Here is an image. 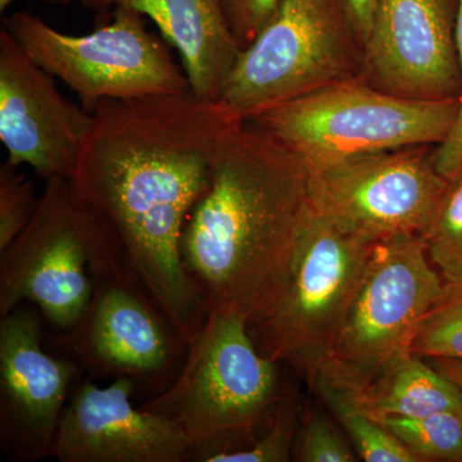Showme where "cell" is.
<instances>
[{
  "label": "cell",
  "instance_id": "4fadbf2b",
  "mask_svg": "<svg viewBox=\"0 0 462 462\" xmlns=\"http://www.w3.org/2000/svg\"><path fill=\"white\" fill-rule=\"evenodd\" d=\"M5 29L0 30V142L7 165L32 167L42 180L71 179L93 115L63 97Z\"/></svg>",
  "mask_w": 462,
  "mask_h": 462
},
{
  "label": "cell",
  "instance_id": "5b68a950",
  "mask_svg": "<svg viewBox=\"0 0 462 462\" xmlns=\"http://www.w3.org/2000/svg\"><path fill=\"white\" fill-rule=\"evenodd\" d=\"M445 287L420 236L379 240L314 388L357 396L411 357L419 325Z\"/></svg>",
  "mask_w": 462,
  "mask_h": 462
},
{
  "label": "cell",
  "instance_id": "d6986e66",
  "mask_svg": "<svg viewBox=\"0 0 462 462\" xmlns=\"http://www.w3.org/2000/svg\"><path fill=\"white\" fill-rule=\"evenodd\" d=\"M419 462H462V413L447 411L422 418L383 419Z\"/></svg>",
  "mask_w": 462,
  "mask_h": 462
},
{
  "label": "cell",
  "instance_id": "d4e9b609",
  "mask_svg": "<svg viewBox=\"0 0 462 462\" xmlns=\"http://www.w3.org/2000/svg\"><path fill=\"white\" fill-rule=\"evenodd\" d=\"M227 25L243 47L267 25L282 0H218Z\"/></svg>",
  "mask_w": 462,
  "mask_h": 462
},
{
  "label": "cell",
  "instance_id": "6da1fadb",
  "mask_svg": "<svg viewBox=\"0 0 462 462\" xmlns=\"http://www.w3.org/2000/svg\"><path fill=\"white\" fill-rule=\"evenodd\" d=\"M91 115L69 181L158 305L185 309L199 288L182 261V230L216 156L245 120L191 91L106 100Z\"/></svg>",
  "mask_w": 462,
  "mask_h": 462
},
{
  "label": "cell",
  "instance_id": "30bf717a",
  "mask_svg": "<svg viewBox=\"0 0 462 462\" xmlns=\"http://www.w3.org/2000/svg\"><path fill=\"white\" fill-rule=\"evenodd\" d=\"M93 296L63 345L98 378L132 380L156 397L172 384L187 357V340L143 287L117 249L93 267Z\"/></svg>",
  "mask_w": 462,
  "mask_h": 462
},
{
  "label": "cell",
  "instance_id": "44dd1931",
  "mask_svg": "<svg viewBox=\"0 0 462 462\" xmlns=\"http://www.w3.org/2000/svg\"><path fill=\"white\" fill-rule=\"evenodd\" d=\"M412 355L462 361V284H446L419 325Z\"/></svg>",
  "mask_w": 462,
  "mask_h": 462
},
{
  "label": "cell",
  "instance_id": "3957f363",
  "mask_svg": "<svg viewBox=\"0 0 462 462\" xmlns=\"http://www.w3.org/2000/svg\"><path fill=\"white\" fill-rule=\"evenodd\" d=\"M278 365L258 349L245 319L208 312L172 384L142 407L181 428L191 461L209 462L266 427L282 391Z\"/></svg>",
  "mask_w": 462,
  "mask_h": 462
},
{
  "label": "cell",
  "instance_id": "ffe728a7",
  "mask_svg": "<svg viewBox=\"0 0 462 462\" xmlns=\"http://www.w3.org/2000/svg\"><path fill=\"white\" fill-rule=\"evenodd\" d=\"M421 238L446 284H462V171L447 182Z\"/></svg>",
  "mask_w": 462,
  "mask_h": 462
},
{
  "label": "cell",
  "instance_id": "cb8c5ba5",
  "mask_svg": "<svg viewBox=\"0 0 462 462\" xmlns=\"http://www.w3.org/2000/svg\"><path fill=\"white\" fill-rule=\"evenodd\" d=\"M296 456L303 462H355L354 449L346 442L333 422L311 410L298 430Z\"/></svg>",
  "mask_w": 462,
  "mask_h": 462
},
{
  "label": "cell",
  "instance_id": "5bb4252c",
  "mask_svg": "<svg viewBox=\"0 0 462 462\" xmlns=\"http://www.w3.org/2000/svg\"><path fill=\"white\" fill-rule=\"evenodd\" d=\"M80 367L42 346L41 316L17 306L0 320V440L12 461L51 457Z\"/></svg>",
  "mask_w": 462,
  "mask_h": 462
},
{
  "label": "cell",
  "instance_id": "7402d4cb",
  "mask_svg": "<svg viewBox=\"0 0 462 462\" xmlns=\"http://www.w3.org/2000/svg\"><path fill=\"white\" fill-rule=\"evenodd\" d=\"M298 434L296 394L282 387L272 418L251 445L212 457L209 462H287L293 455Z\"/></svg>",
  "mask_w": 462,
  "mask_h": 462
},
{
  "label": "cell",
  "instance_id": "9a60e30c",
  "mask_svg": "<svg viewBox=\"0 0 462 462\" xmlns=\"http://www.w3.org/2000/svg\"><path fill=\"white\" fill-rule=\"evenodd\" d=\"M132 380L98 387L76 380L54 439L60 462H184L191 446L181 428L161 413L133 403Z\"/></svg>",
  "mask_w": 462,
  "mask_h": 462
},
{
  "label": "cell",
  "instance_id": "8992f818",
  "mask_svg": "<svg viewBox=\"0 0 462 462\" xmlns=\"http://www.w3.org/2000/svg\"><path fill=\"white\" fill-rule=\"evenodd\" d=\"M376 243L312 209L282 297L249 327L264 356L289 365L311 388L329 361Z\"/></svg>",
  "mask_w": 462,
  "mask_h": 462
},
{
  "label": "cell",
  "instance_id": "83f0119b",
  "mask_svg": "<svg viewBox=\"0 0 462 462\" xmlns=\"http://www.w3.org/2000/svg\"><path fill=\"white\" fill-rule=\"evenodd\" d=\"M428 363L445 375L462 392V361L451 360V358H427Z\"/></svg>",
  "mask_w": 462,
  "mask_h": 462
},
{
  "label": "cell",
  "instance_id": "484cf974",
  "mask_svg": "<svg viewBox=\"0 0 462 462\" xmlns=\"http://www.w3.org/2000/svg\"><path fill=\"white\" fill-rule=\"evenodd\" d=\"M458 54L461 66V94L458 98V111L455 123L443 143L436 147V166L438 171L447 180L455 178L462 171V0L458 5L457 17Z\"/></svg>",
  "mask_w": 462,
  "mask_h": 462
},
{
  "label": "cell",
  "instance_id": "603a6c76",
  "mask_svg": "<svg viewBox=\"0 0 462 462\" xmlns=\"http://www.w3.org/2000/svg\"><path fill=\"white\" fill-rule=\"evenodd\" d=\"M38 205L32 182L17 167H0V251L23 233Z\"/></svg>",
  "mask_w": 462,
  "mask_h": 462
},
{
  "label": "cell",
  "instance_id": "f546056e",
  "mask_svg": "<svg viewBox=\"0 0 462 462\" xmlns=\"http://www.w3.org/2000/svg\"><path fill=\"white\" fill-rule=\"evenodd\" d=\"M14 0H0V9H2V11H5V8H8L9 5H12V3H14Z\"/></svg>",
  "mask_w": 462,
  "mask_h": 462
},
{
  "label": "cell",
  "instance_id": "7c38bea8",
  "mask_svg": "<svg viewBox=\"0 0 462 462\" xmlns=\"http://www.w3.org/2000/svg\"><path fill=\"white\" fill-rule=\"evenodd\" d=\"M458 5L460 0H379L361 78L402 98H460Z\"/></svg>",
  "mask_w": 462,
  "mask_h": 462
},
{
  "label": "cell",
  "instance_id": "ac0fdd59",
  "mask_svg": "<svg viewBox=\"0 0 462 462\" xmlns=\"http://www.w3.org/2000/svg\"><path fill=\"white\" fill-rule=\"evenodd\" d=\"M315 391L345 428L364 461L419 462L385 425L361 409L351 394L324 384L316 385Z\"/></svg>",
  "mask_w": 462,
  "mask_h": 462
},
{
  "label": "cell",
  "instance_id": "277c9868",
  "mask_svg": "<svg viewBox=\"0 0 462 462\" xmlns=\"http://www.w3.org/2000/svg\"><path fill=\"white\" fill-rule=\"evenodd\" d=\"M458 99L415 100L376 89L361 76L249 118L309 169L373 152L443 143Z\"/></svg>",
  "mask_w": 462,
  "mask_h": 462
},
{
  "label": "cell",
  "instance_id": "52a82bcc",
  "mask_svg": "<svg viewBox=\"0 0 462 462\" xmlns=\"http://www.w3.org/2000/svg\"><path fill=\"white\" fill-rule=\"evenodd\" d=\"M358 41L343 0H282L240 50L221 93L242 120L339 81L357 78Z\"/></svg>",
  "mask_w": 462,
  "mask_h": 462
},
{
  "label": "cell",
  "instance_id": "e0dca14e",
  "mask_svg": "<svg viewBox=\"0 0 462 462\" xmlns=\"http://www.w3.org/2000/svg\"><path fill=\"white\" fill-rule=\"evenodd\" d=\"M351 396L378 421L387 418H422L447 411L462 413L460 389L437 372L427 358L415 355L363 393Z\"/></svg>",
  "mask_w": 462,
  "mask_h": 462
},
{
  "label": "cell",
  "instance_id": "ba28073f",
  "mask_svg": "<svg viewBox=\"0 0 462 462\" xmlns=\"http://www.w3.org/2000/svg\"><path fill=\"white\" fill-rule=\"evenodd\" d=\"M112 248L114 236L69 179H48L32 221L0 251V318L32 302L58 329L71 330L93 296L94 264Z\"/></svg>",
  "mask_w": 462,
  "mask_h": 462
},
{
  "label": "cell",
  "instance_id": "8fae6325",
  "mask_svg": "<svg viewBox=\"0 0 462 462\" xmlns=\"http://www.w3.org/2000/svg\"><path fill=\"white\" fill-rule=\"evenodd\" d=\"M434 153L433 145H416L312 167V209L372 242L402 234L422 236L448 182L438 171Z\"/></svg>",
  "mask_w": 462,
  "mask_h": 462
},
{
  "label": "cell",
  "instance_id": "7a4b0ae2",
  "mask_svg": "<svg viewBox=\"0 0 462 462\" xmlns=\"http://www.w3.org/2000/svg\"><path fill=\"white\" fill-rule=\"evenodd\" d=\"M311 212L306 163L257 125H236L181 236L208 312L242 316L249 327L269 315Z\"/></svg>",
  "mask_w": 462,
  "mask_h": 462
},
{
  "label": "cell",
  "instance_id": "9c48e42d",
  "mask_svg": "<svg viewBox=\"0 0 462 462\" xmlns=\"http://www.w3.org/2000/svg\"><path fill=\"white\" fill-rule=\"evenodd\" d=\"M112 20L85 35L58 32L30 12L3 27L42 69L60 79L88 112L106 100H129L190 91L169 42L149 32L144 14L115 7Z\"/></svg>",
  "mask_w": 462,
  "mask_h": 462
},
{
  "label": "cell",
  "instance_id": "4316f807",
  "mask_svg": "<svg viewBox=\"0 0 462 462\" xmlns=\"http://www.w3.org/2000/svg\"><path fill=\"white\" fill-rule=\"evenodd\" d=\"M343 5L351 18L358 41L364 45L372 30L379 0H343Z\"/></svg>",
  "mask_w": 462,
  "mask_h": 462
},
{
  "label": "cell",
  "instance_id": "f1b7e54d",
  "mask_svg": "<svg viewBox=\"0 0 462 462\" xmlns=\"http://www.w3.org/2000/svg\"><path fill=\"white\" fill-rule=\"evenodd\" d=\"M44 2L51 3V5H69L71 0H44Z\"/></svg>",
  "mask_w": 462,
  "mask_h": 462
},
{
  "label": "cell",
  "instance_id": "2e32d148",
  "mask_svg": "<svg viewBox=\"0 0 462 462\" xmlns=\"http://www.w3.org/2000/svg\"><path fill=\"white\" fill-rule=\"evenodd\" d=\"M80 5L94 12L132 8L151 18L180 54L191 93L200 99L220 100L242 45L218 0H80Z\"/></svg>",
  "mask_w": 462,
  "mask_h": 462
}]
</instances>
